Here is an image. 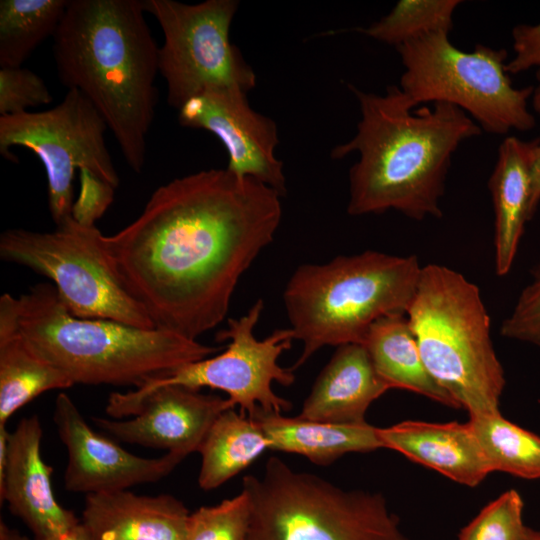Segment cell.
Segmentation results:
<instances>
[{
	"mask_svg": "<svg viewBox=\"0 0 540 540\" xmlns=\"http://www.w3.org/2000/svg\"><path fill=\"white\" fill-rule=\"evenodd\" d=\"M281 196L228 169L175 178L103 236L108 265L156 328L197 340L226 317L243 274L274 239Z\"/></svg>",
	"mask_w": 540,
	"mask_h": 540,
	"instance_id": "obj_1",
	"label": "cell"
},
{
	"mask_svg": "<svg viewBox=\"0 0 540 540\" xmlns=\"http://www.w3.org/2000/svg\"><path fill=\"white\" fill-rule=\"evenodd\" d=\"M349 88L361 119L356 134L331 152L333 159L359 153L349 171L348 214L395 210L416 221L441 218L452 156L481 134L480 126L449 103L414 108L395 85L384 95Z\"/></svg>",
	"mask_w": 540,
	"mask_h": 540,
	"instance_id": "obj_2",
	"label": "cell"
},
{
	"mask_svg": "<svg viewBox=\"0 0 540 540\" xmlns=\"http://www.w3.org/2000/svg\"><path fill=\"white\" fill-rule=\"evenodd\" d=\"M143 0H69L53 36L61 83L105 120L129 167L141 173L158 101V51Z\"/></svg>",
	"mask_w": 540,
	"mask_h": 540,
	"instance_id": "obj_3",
	"label": "cell"
},
{
	"mask_svg": "<svg viewBox=\"0 0 540 540\" xmlns=\"http://www.w3.org/2000/svg\"><path fill=\"white\" fill-rule=\"evenodd\" d=\"M0 322L10 325L74 385L136 389L219 350L158 328L75 317L52 283L36 284L18 297L4 293Z\"/></svg>",
	"mask_w": 540,
	"mask_h": 540,
	"instance_id": "obj_4",
	"label": "cell"
},
{
	"mask_svg": "<svg viewBox=\"0 0 540 540\" xmlns=\"http://www.w3.org/2000/svg\"><path fill=\"white\" fill-rule=\"evenodd\" d=\"M421 269L416 255L375 250L296 268L283 291V303L303 350L290 370L324 346L362 344L375 321L406 314Z\"/></svg>",
	"mask_w": 540,
	"mask_h": 540,
	"instance_id": "obj_5",
	"label": "cell"
},
{
	"mask_svg": "<svg viewBox=\"0 0 540 540\" xmlns=\"http://www.w3.org/2000/svg\"><path fill=\"white\" fill-rule=\"evenodd\" d=\"M425 366L469 417L497 413L504 368L479 287L442 264L422 266L406 312Z\"/></svg>",
	"mask_w": 540,
	"mask_h": 540,
	"instance_id": "obj_6",
	"label": "cell"
},
{
	"mask_svg": "<svg viewBox=\"0 0 540 540\" xmlns=\"http://www.w3.org/2000/svg\"><path fill=\"white\" fill-rule=\"evenodd\" d=\"M248 540H408L384 496L344 490L272 456L262 477L247 475Z\"/></svg>",
	"mask_w": 540,
	"mask_h": 540,
	"instance_id": "obj_7",
	"label": "cell"
},
{
	"mask_svg": "<svg viewBox=\"0 0 540 540\" xmlns=\"http://www.w3.org/2000/svg\"><path fill=\"white\" fill-rule=\"evenodd\" d=\"M396 50L404 66L398 87L414 108L449 103L482 130L497 135L535 127V115L529 110L533 87L513 85L505 49L476 44L473 51H463L450 41L448 32L436 31Z\"/></svg>",
	"mask_w": 540,
	"mask_h": 540,
	"instance_id": "obj_8",
	"label": "cell"
},
{
	"mask_svg": "<svg viewBox=\"0 0 540 540\" xmlns=\"http://www.w3.org/2000/svg\"><path fill=\"white\" fill-rule=\"evenodd\" d=\"M103 236L96 225L82 224L72 216L51 232L11 228L0 235V257L49 278L75 317L156 328L112 273Z\"/></svg>",
	"mask_w": 540,
	"mask_h": 540,
	"instance_id": "obj_9",
	"label": "cell"
},
{
	"mask_svg": "<svg viewBox=\"0 0 540 540\" xmlns=\"http://www.w3.org/2000/svg\"><path fill=\"white\" fill-rule=\"evenodd\" d=\"M143 3L163 33L158 66L167 84L170 106L179 110L189 99L212 89L239 88L248 93L255 87L253 68L230 41L238 1L187 4L143 0Z\"/></svg>",
	"mask_w": 540,
	"mask_h": 540,
	"instance_id": "obj_10",
	"label": "cell"
},
{
	"mask_svg": "<svg viewBox=\"0 0 540 540\" xmlns=\"http://www.w3.org/2000/svg\"><path fill=\"white\" fill-rule=\"evenodd\" d=\"M108 126L88 99L68 89L53 108L0 116V153L11 161V148L23 147L42 162L48 183V205L59 225L72 216L76 169L87 170L115 189L120 178L105 143Z\"/></svg>",
	"mask_w": 540,
	"mask_h": 540,
	"instance_id": "obj_11",
	"label": "cell"
},
{
	"mask_svg": "<svg viewBox=\"0 0 540 540\" xmlns=\"http://www.w3.org/2000/svg\"><path fill=\"white\" fill-rule=\"evenodd\" d=\"M264 309L258 299L239 318H230L227 327L216 335L217 341H229L217 356L207 357L183 365L137 390L147 391L162 385H179L200 390L203 387L225 392L238 406L240 413L252 417L258 408L265 412L282 413L291 409V403L278 396L273 382L290 386L295 376L290 368H283L278 360L295 340L289 328L277 329L265 339L258 340L254 329Z\"/></svg>",
	"mask_w": 540,
	"mask_h": 540,
	"instance_id": "obj_12",
	"label": "cell"
},
{
	"mask_svg": "<svg viewBox=\"0 0 540 540\" xmlns=\"http://www.w3.org/2000/svg\"><path fill=\"white\" fill-rule=\"evenodd\" d=\"M231 408L235 406L229 398L162 385L147 391L111 393L105 411L116 419L93 417V421L119 441L186 458L198 452L214 421Z\"/></svg>",
	"mask_w": 540,
	"mask_h": 540,
	"instance_id": "obj_13",
	"label": "cell"
},
{
	"mask_svg": "<svg viewBox=\"0 0 540 540\" xmlns=\"http://www.w3.org/2000/svg\"><path fill=\"white\" fill-rule=\"evenodd\" d=\"M178 121L182 126L214 134L226 149V169L285 196L283 162L275 155L279 143L277 124L251 108L247 92L239 88L205 91L181 106Z\"/></svg>",
	"mask_w": 540,
	"mask_h": 540,
	"instance_id": "obj_14",
	"label": "cell"
},
{
	"mask_svg": "<svg viewBox=\"0 0 540 540\" xmlns=\"http://www.w3.org/2000/svg\"><path fill=\"white\" fill-rule=\"evenodd\" d=\"M53 420L67 450L64 486L71 492L87 495L157 482L184 459L170 452L158 458H145L128 452L115 441L94 431L65 392L56 397Z\"/></svg>",
	"mask_w": 540,
	"mask_h": 540,
	"instance_id": "obj_15",
	"label": "cell"
},
{
	"mask_svg": "<svg viewBox=\"0 0 540 540\" xmlns=\"http://www.w3.org/2000/svg\"><path fill=\"white\" fill-rule=\"evenodd\" d=\"M42 435L36 414L22 418L10 432L6 466L0 475V501L8 504L10 512L25 523L34 539L64 532L80 522L55 498L53 468L41 455Z\"/></svg>",
	"mask_w": 540,
	"mask_h": 540,
	"instance_id": "obj_16",
	"label": "cell"
},
{
	"mask_svg": "<svg viewBox=\"0 0 540 540\" xmlns=\"http://www.w3.org/2000/svg\"><path fill=\"white\" fill-rule=\"evenodd\" d=\"M190 511L170 494H87L80 521L91 540H185Z\"/></svg>",
	"mask_w": 540,
	"mask_h": 540,
	"instance_id": "obj_17",
	"label": "cell"
},
{
	"mask_svg": "<svg viewBox=\"0 0 540 540\" xmlns=\"http://www.w3.org/2000/svg\"><path fill=\"white\" fill-rule=\"evenodd\" d=\"M379 436L383 448L394 450L461 485L475 487L491 473L470 421L407 420L379 428Z\"/></svg>",
	"mask_w": 540,
	"mask_h": 540,
	"instance_id": "obj_18",
	"label": "cell"
},
{
	"mask_svg": "<svg viewBox=\"0 0 540 540\" xmlns=\"http://www.w3.org/2000/svg\"><path fill=\"white\" fill-rule=\"evenodd\" d=\"M390 390L363 344L338 346L318 375L299 418L345 425L367 423L370 405Z\"/></svg>",
	"mask_w": 540,
	"mask_h": 540,
	"instance_id": "obj_19",
	"label": "cell"
},
{
	"mask_svg": "<svg viewBox=\"0 0 540 540\" xmlns=\"http://www.w3.org/2000/svg\"><path fill=\"white\" fill-rule=\"evenodd\" d=\"M540 138L506 137L498 148L488 187L494 209V266L498 276L512 269L525 224L531 220L530 173Z\"/></svg>",
	"mask_w": 540,
	"mask_h": 540,
	"instance_id": "obj_20",
	"label": "cell"
},
{
	"mask_svg": "<svg viewBox=\"0 0 540 540\" xmlns=\"http://www.w3.org/2000/svg\"><path fill=\"white\" fill-rule=\"evenodd\" d=\"M250 418L262 428L270 450L299 454L317 465H329L348 453L383 448L379 428L368 423L333 424L286 417L261 408Z\"/></svg>",
	"mask_w": 540,
	"mask_h": 540,
	"instance_id": "obj_21",
	"label": "cell"
},
{
	"mask_svg": "<svg viewBox=\"0 0 540 540\" xmlns=\"http://www.w3.org/2000/svg\"><path fill=\"white\" fill-rule=\"evenodd\" d=\"M362 344L390 389H404L458 408L427 370L406 314L388 315L375 321Z\"/></svg>",
	"mask_w": 540,
	"mask_h": 540,
	"instance_id": "obj_22",
	"label": "cell"
},
{
	"mask_svg": "<svg viewBox=\"0 0 540 540\" xmlns=\"http://www.w3.org/2000/svg\"><path fill=\"white\" fill-rule=\"evenodd\" d=\"M269 441L259 424L235 408L221 413L207 432L198 452V476L203 490L216 489L246 469L266 450Z\"/></svg>",
	"mask_w": 540,
	"mask_h": 540,
	"instance_id": "obj_23",
	"label": "cell"
},
{
	"mask_svg": "<svg viewBox=\"0 0 540 540\" xmlns=\"http://www.w3.org/2000/svg\"><path fill=\"white\" fill-rule=\"evenodd\" d=\"M73 385L61 370L35 354L10 325L0 322V425L40 394Z\"/></svg>",
	"mask_w": 540,
	"mask_h": 540,
	"instance_id": "obj_24",
	"label": "cell"
},
{
	"mask_svg": "<svg viewBox=\"0 0 540 540\" xmlns=\"http://www.w3.org/2000/svg\"><path fill=\"white\" fill-rule=\"evenodd\" d=\"M69 0H1L0 67H20L35 48L54 36Z\"/></svg>",
	"mask_w": 540,
	"mask_h": 540,
	"instance_id": "obj_25",
	"label": "cell"
},
{
	"mask_svg": "<svg viewBox=\"0 0 540 540\" xmlns=\"http://www.w3.org/2000/svg\"><path fill=\"white\" fill-rule=\"evenodd\" d=\"M491 473L540 479V436L500 412L469 417Z\"/></svg>",
	"mask_w": 540,
	"mask_h": 540,
	"instance_id": "obj_26",
	"label": "cell"
},
{
	"mask_svg": "<svg viewBox=\"0 0 540 540\" xmlns=\"http://www.w3.org/2000/svg\"><path fill=\"white\" fill-rule=\"evenodd\" d=\"M459 0H400L384 17L366 28H356L380 42L398 47L425 34L453 28Z\"/></svg>",
	"mask_w": 540,
	"mask_h": 540,
	"instance_id": "obj_27",
	"label": "cell"
},
{
	"mask_svg": "<svg viewBox=\"0 0 540 540\" xmlns=\"http://www.w3.org/2000/svg\"><path fill=\"white\" fill-rule=\"evenodd\" d=\"M251 505L247 493L190 512L185 540H248Z\"/></svg>",
	"mask_w": 540,
	"mask_h": 540,
	"instance_id": "obj_28",
	"label": "cell"
},
{
	"mask_svg": "<svg viewBox=\"0 0 540 540\" xmlns=\"http://www.w3.org/2000/svg\"><path fill=\"white\" fill-rule=\"evenodd\" d=\"M524 502L510 489L487 504L462 530L457 540H523Z\"/></svg>",
	"mask_w": 540,
	"mask_h": 540,
	"instance_id": "obj_29",
	"label": "cell"
},
{
	"mask_svg": "<svg viewBox=\"0 0 540 540\" xmlns=\"http://www.w3.org/2000/svg\"><path fill=\"white\" fill-rule=\"evenodd\" d=\"M53 97L40 76L23 67H0V116L47 105Z\"/></svg>",
	"mask_w": 540,
	"mask_h": 540,
	"instance_id": "obj_30",
	"label": "cell"
},
{
	"mask_svg": "<svg viewBox=\"0 0 540 540\" xmlns=\"http://www.w3.org/2000/svg\"><path fill=\"white\" fill-rule=\"evenodd\" d=\"M501 336L540 347V264L500 325Z\"/></svg>",
	"mask_w": 540,
	"mask_h": 540,
	"instance_id": "obj_31",
	"label": "cell"
},
{
	"mask_svg": "<svg viewBox=\"0 0 540 540\" xmlns=\"http://www.w3.org/2000/svg\"><path fill=\"white\" fill-rule=\"evenodd\" d=\"M80 191L72 217L85 225H95L114 199L115 188L87 170L79 171Z\"/></svg>",
	"mask_w": 540,
	"mask_h": 540,
	"instance_id": "obj_32",
	"label": "cell"
},
{
	"mask_svg": "<svg viewBox=\"0 0 540 540\" xmlns=\"http://www.w3.org/2000/svg\"><path fill=\"white\" fill-rule=\"evenodd\" d=\"M514 55L506 69L518 74L533 67H540V22L534 25L520 24L512 30Z\"/></svg>",
	"mask_w": 540,
	"mask_h": 540,
	"instance_id": "obj_33",
	"label": "cell"
},
{
	"mask_svg": "<svg viewBox=\"0 0 540 540\" xmlns=\"http://www.w3.org/2000/svg\"><path fill=\"white\" fill-rule=\"evenodd\" d=\"M530 204L529 211L531 219L534 217L540 203V143L531 165L530 173Z\"/></svg>",
	"mask_w": 540,
	"mask_h": 540,
	"instance_id": "obj_34",
	"label": "cell"
},
{
	"mask_svg": "<svg viewBox=\"0 0 540 540\" xmlns=\"http://www.w3.org/2000/svg\"><path fill=\"white\" fill-rule=\"evenodd\" d=\"M34 540H91L81 521L68 530Z\"/></svg>",
	"mask_w": 540,
	"mask_h": 540,
	"instance_id": "obj_35",
	"label": "cell"
},
{
	"mask_svg": "<svg viewBox=\"0 0 540 540\" xmlns=\"http://www.w3.org/2000/svg\"><path fill=\"white\" fill-rule=\"evenodd\" d=\"M0 540H30L27 536L19 533L16 529L8 526L3 520L0 521Z\"/></svg>",
	"mask_w": 540,
	"mask_h": 540,
	"instance_id": "obj_36",
	"label": "cell"
},
{
	"mask_svg": "<svg viewBox=\"0 0 540 540\" xmlns=\"http://www.w3.org/2000/svg\"><path fill=\"white\" fill-rule=\"evenodd\" d=\"M537 85L533 87V93L531 96V105L535 113L540 117V67L536 72Z\"/></svg>",
	"mask_w": 540,
	"mask_h": 540,
	"instance_id": "obj_37",
	"label": "cell"
},
{
	"mask_svg": "<svg viewBox=\"0 0 540 540\" xmlns=\"http://www.w3.org/2000/svg\"><path fill=\"white\" fill-rule=\"evenodd\" d=\"M523 540H540V530L527 527Z\"/></svg>",
	"mask_w": 540,
	"mask_h": 540,
	"instance_id": "obj_38",
	"label": "cell"
}]
</instances>
